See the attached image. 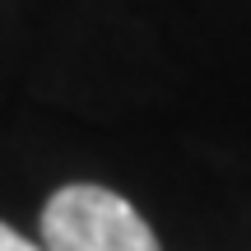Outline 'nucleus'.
Instances as JSON below:
<instances>
[{
    "mask_svg": "<svg viewBox=\"0 0 251 251\" xmlns=\"http://www.w3.org/2000/svg\"><path fill=\"white\" fill-rule=\"evenodd\" d=\"M42 251H163L126 196L98 181H70L42 205Z\"/></svg>",
    "mask_w": 251,
    "mask_h": 251,
    "instance_id": "obj_1",
    "label": "nucleus"
},
{
    "mask_svg": "<svg viewBox=\"0 0 251 251\" xmlns=\"http://www.w3.org/2000/svg\"><path fill=\"white\" fill-rule=\"evenodd\" d=\"M0 251H42L37 242H28L24 233H14L9 224H0Z\"/></svg>",
    "mask_w": 251,
    "mask_h": 251,
    "instance_id": "obj_2",
    "label": "nucleus"
}]
</instances>
